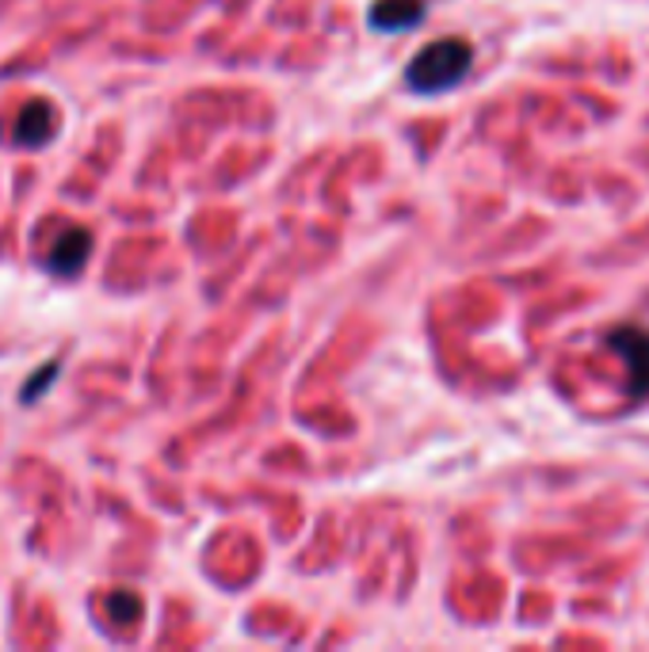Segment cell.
I'll list each match as a JSON object with an SVG mask.
<instances>
[{
    "label": "cell",
    "mask_w": 649,
    "mask_h": 652,
    "mask_svg": "<svg viewBox=\"0 0 649 652\" xmlns=\"http://www.w3.org/2000/svg\"><path fill=\"white\" fill-rule=\"evenodd\" d=\"M470 61H474V50H470L467 38H436L432 46H424L405 69V80L413 92L436 95L455 88L462 77H467Z\"/></svg>",
    "instance_id": "6da1fadb"
},
{
    "label": "cell",
    "mask_w": 649,
    "mask_h": 652,
    "mask_svg": "<svg viewBox=\"0 0 649 652\" xmlns=\"http://www.w3.org/2000/svg\"><path fill=\"white\" fill-rule=\"evenodd\" d=\"M88 248H92V237L85 229H66L58 237V245L51 248V271L54 276H77L88 260Z\"/></svg>",
    "instance_id": "5b68a950"
},
{
    "label": "cell",
    "mask_w": 649,
    "mask_h": 652,
    "mask_svg": "<svg viewBox=\"0 0 649 652\" xmlns=\"http://www.w3.org/2000/svg\"><path fill=\"white\" fill-rule=\"evenodd\" d=\"M58 131V111L51 108V100H35L20 111V123H15V142L20 145H46Z\"/></svg>",
    "instance_id": "277c9868"
},
{
    "label": "cell",
    "mask_w": 649,
    "mask_h": 652,
    "mask_svg": "<svg viewBox=\"0 0 649 652\" xmlns=\"http://www.w3.org/2000/svg\"><path fill=\"white\" fill-rule=\"evenodd\" d=\"M607 348L627 362L630 385H635V401H646L649 397V333L638 325H623L607 336Z\"/></svg>",
    "instance_id": "7a4b0ae2"
},
{
    "label": "cell",
    "mask_w": 649,
    "mask_h": 652,
    "mask_svg": "<svg viewBox=\"0 0 649 652\" xmlns=\"http://www.w3.org/2000/svg\"><path fill=\"white\" fill-rule=\"evenodd\" d=\"M367 20H371L374 31L398 35V31H409L424 20V0H374Z\"/></svg>",
    "instance_id": "3957f363"
}]
</instances>
